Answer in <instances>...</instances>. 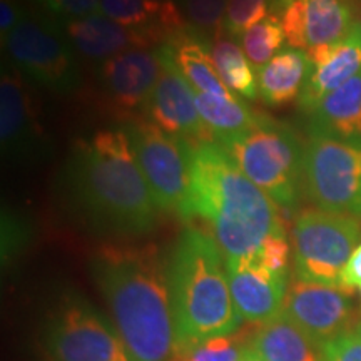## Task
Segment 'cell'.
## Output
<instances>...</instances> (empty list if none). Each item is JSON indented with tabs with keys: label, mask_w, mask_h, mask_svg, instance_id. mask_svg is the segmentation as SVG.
I'll return each mask as SVG.
<instances>
[{
	"label": "cell",
	"mask_w": 361,
	"mask_h": 361,
	"mask_svg": "<svg viewBox=\"0 0 361 361\" xmlns=\"http://www.w3.org/2000/svg\"><path fill=\"white\" fill-rule=\"evenodd\" d=\"M59 186L71 209L99 234L134 239L156 229L159 207L123 126L78 139Z\"/></svg>",
	"instance_id": "1"
},
{
	"label": "cell",
	"mask_w": 361,
	"mask_h": 361,
	"mask_svg": "<svg viewBox=\"0 0 361 361\" xmlns=\"http://www.w3.org/2000/svg\"><path fill=\"white\" fill-rule=\"evenodd\" d=\"M94 279L130 361H171L179 348L168 263L156 246H104Z\"/></svg>",
	"instance_id": "2"
},
{
	"label": "cell",
	"mask_w": 361,
	"mask_h": 361,
	"mask_svg": "<svg viewBox=\"0 0 361 361\" xmlns=\"http://www.w3.org/2000/svg\"><path fill=\"white\" fill-rule=\"evenodd\" d=\"M189 168L188 219L197 216L209 223L226 261L258 258L266 239L286 234L276 202L243 174L218 142L189 144Z\"/></svg>",
	"instance_id": "3"
},
{
	"label": "cell",
	"mask_w": 361,
	"mask_h": 361,
	"mask_svg": "<svg viewBox=\"0 0 361 361\" xmlns=\"http://www.w3.org/2000/svg\"><path fill=\"white\" fill-rule=\"evenodd\" d=\"M168 273L179 348L238 331L241 319L213 238L194 228L180 233L168 259Z\"/></svg>",
	"instance_id": "4"
},
{
	"label": "cell",
	"mask_w": 361,
	"mask_h": 361,
	"mask_svg": "<svg viewBox=\"0 0 361 361\" xmlns=\"http://www.w3.org/2000/svg\"><path fill=\"white\" fill-rule=\"evenodd\" d=\"M259 189L281 207L296 204L303 189L305 146L296 130L268 114L216 141Z\"/></svg>",
	"instance_id": "5"
},
{
	"label": "cell",
	"mask_w": 361,
	"mask_h": 361,
	"mask_svg": "<svg viewBox=\"0 0 361 361\" xmlns=\"http://www.w3.org/2000/svg\"><path fill=\"white\" fill-rule=\"evenodd\" d=\"M2 47L8 62L30 84L57 96H71L82 82L78 52L54 17L25 12L6 37Z\"/></svg>",
	"instance_id": "6"
},
{
	"label": "cell",
	"mask_w": 361,
	"mask_h": 361,
	"mask_svg": "<svg viewBox=\"0 0 361 361\" xmlns=\"http://www.w3.org/2000/svg\"><path fill=\"white\" fill-rule=\"evenodd\" d=\"M361 224L353 216L306 209L293 224L298 279L340 288L341 273L358 247Z\"/></svg>",
	"instance_id": "7"
},
{
	"label": "cell",
	"mask_w": 361,
	"mask_h": 361,
	"mask_svg": "<svg viewBox=\"0 0 361 361\" xmlns=\"http://www.w3.org/2000/svg\"><path fill=\"white\" fill-rule=\"evenodd\" d=\"M303 191L319 209L361 219V142L310 133Z\"/></svg>",
	"instance_id": "8"
},
{
	"label": "cell",
	"mask_w": 361,
	"mask_h": 361,
	"mask_svg": "<svg viewBox=\"0 0 361 361\" xmlns=\"http://www.w3.org/2000/svg\"><path fill=\"white\" fill-rule=\"evenodd\" d=\"M157 207L188 219L191 196L189 144L141 117L123 124Z\"/></svg>",
	"instance_id": "9"
},
{
	"label": "cell",
	"mask_w": 361,
	"mask_h": 361,
	"mask_svg": "<svg viewBox=\"0 0 361 361\" xmlns=\"http://www.w3.org/2000/svg\"><path fill=\"white\" fill-rule=\"evenodd\" d=\"M0 142L4 157L17 164H39L52 154L32 84L11 62H4L0 78Z\"/></svg>",
	"instance_id": "10"
},
{
	"label": "cell",
	"mask_w": 361,
	"mask_h": 361,
	"mask_svg": "<svg viewBox=\"0 0 361 361\" xmlns=\"http://www.w3.org/2000/svg\"><path fill=\"white\" fill-rule=\"evenodd\" d=\"M161 74L159 54L152 49H130L96 66V82L104 104L116 116L133 121L146 114L149 99Z\"/></svg>",
	"instance_id": "11"
},
{
	"label": "cell",
	"mask_w": 361,
	"mask_h": 361,
	"mask_svg": "<svg viewBox=\"0 0 361 361\" xmlns=\"http://www.w3.org/2000/svg\"><path fill=\"white\" fill-rule=\"evenodd\" d=\"M56 361H130L117 333L84 301L69 298L51 331Z\"/></svg>",
	"instance_id": "12"
},
{
	"label": "cell",
	"mask_w": 361,
	"mask_h": 361,
	"mask_svg": "<svg viewBox=\"0 0 361 361\" xmlns=\"http://www.w3.org/2000/svg\"><path fill=\"white\" fill-rule=\"evenodd\" d=\"M157 54L161 61V74L144 117L168 134L189 144L214 141L213 134L206 128L197 111L194 90L176 66L169 45L161 44Z\"/></svg>",
	"instance_id": "13"
},
{
	"label": "cell",
	"mask_w": 361,
	"mask_h": 361,
	"mask_svg": "<svg viewBox=\"0 0 361 361\" xmlns=\"http://www.w3.org/2000/svg\"><path fill=\"white\" fill-rule=\"evenodd\" d=\"M271 12L281 20L286 42L305 52L341 40L356 20L346 0H271Z\"/></svg>",
	"instance_id": "14"
},
{
	"label": "cell",
	"mask_w": 361,
	"mask_h": 361,
	"mask_svg": "<svg viewBox=\"0 0 361 361\" xmlns=\"http://www.w3.org/2000/svg\"><path fill=\"white\" fill-rule=\"evenodd\" d=\"M279 313L290 318L319 346L345 335L351 322L346 291L298 278L288 283Z\"/></svg>",
	"instance_id": "15"
},
{
	"label": "cell",
	"mask_w": 361,
	"mask_h": 361,
	"mask_svg": "<svg viewBox=\"0 0 361 361\" xmlns=\"http://www.w3.org/2000/svg\"><path fill=\"white\" fill-rule=\"evenodd\" d=\"M229 290L241 322L261 324L281 311L288 274L274 273L258 258L226 261Z\"/></svg>",
	"instance_id": "16"
},
{
	"label": "cell",
	"mask_w": 361,
	"mask_h": 361,
	"mask_svg": "<svg viewBox=\"0 0 361 361\" xmlns=\"http://www.w3.org/2000/svg\"><path fill=\"white\" fill-rule=\"evenodd\" d=\"M310 74L298 97L301 111L311 114L333 90L340 89L361 72V29L356 24L335 44L308 52Z\"/></svg>",
	"instance_id": "17"
},
{
	"label": "cell",
	"mask_w": 361,
	"mask_h": 361,
	"mask_svg": "<svg viewBox=\"0 0 361 361\" xmlns=\"http://www.w3.org/2000/svg\"><path fill=\"white\" fill-rule=\"evenodd\" d=\"M59 22L78 56L96 64L130 49H154L162 44L156 35L130 29L101 12Z\"/></svg>",
	"instance_id": "18"
},
{
	"label": "cell",
	"mask_w": 361,
	"mask_h": 361,
	"mask_svg": "<svg viewBox=\"0 0 361 361\" xmlns=\"http://www.w3.org/2000/svg\"><path fill=\"white\" fill-rule=\"evenodd\" d=\"M99 12L130 29L156 35L162 44L189 27L174 0H101Z\"/></svg>",
	"instance_id": "19"
},
{
	"label": "cell",
	"mask_w": 361,
	"mask_h": 361,
	"mask_svg": "<svg viewBox=\"0 0 361 361\" xmlns=\"http://www.w3.org/2000/svg\"><path fill=\"white\" fill-rule=\"evenodd\" d=\"M166 44L169 45L176 66L186 78L194 92L221 97L234 96L219 78L209 45L201 32L189 25L188 29L169 37Z\"/></svg>",
	"instance_id": "20"
},
{
	"label": "cell",
	"mask_w": 361,
	"mask_h": 361,
	"mask_svg": "<svg viewBox=\"0 0 361 361\" xmlns=\"http://www.w3.org/2000/svg\"><path fill=\"white\" fill-rule=\"evenodd\" d=\"M310 116V133L361 142V72L328 94Z\"/></svg>",
	"instance_id": "21"
},
{
	"label": "cell",
	"mask_w": 361,
	"mask_h": 361,
	"mask_svg": "<svg viewBox=\"0 0 361 361\" xmlns=\"http://www.w3.org/2000/svg\"><path fill=\"white\" fill-rule=\"evenodd\" d=\"M251 350L266 361H322V346L283 313L256 324Z\"/></svg>",
	"instance_id": "22"
},
{
	"label": "cell",
	"mask_w": 361,
	"mask_h": 361,
	"mask_svg": "<svg viewBox=\"0 0 361 361\" xmlns=\"http://www.w3.org/2000/svg\"><path fill=\"white\" fill-rule=\"evenodd\" d=\"M310 56L300 49H283L258 71V97L269 107H283L300 97L310 74Z\"/></svg>",
	"instance_id": "23"
},
{
	"label": "cell",
	"mask_w": 361,
	"mask_h": 361,
	"mask_svg": "<svg viewBox=\"0 0 361 361\" xmlns=\"http://www.w3.org/2000/svg\"><path fill=\"white\" fill-rule=\"evenodd\" d=\"M211 56L226 87L245 99H258V78L236 39L219 30L213 37Z\"/></svg>",
	"instance_id": "24"
},
{
	"label": "cell",
	"mask_w": 361,
	"mask_h": 361,
	"mask_svg": "<svg viewBox=\"0 0 361 361\" xmlns=\"http://www.w3.org/2000/svg\"><path fill=\"white\" fill-rule=\"evenodd\" d=\"M194 96H196L197 111L206 128L213 134L214 141L246 129L258 114V112H252L236 96L221 97L202 92H194Z\"/></svg>",
	"instance_id": "25"
},
{
	"label": "cell",
	"mask_w": 361,
	"mask_h": 361,
	"mask_svg": "<svg viewBox=\"0 0 361 361\" xmlns=\"http://www.w3.org/2000/svg\"><path fill=\"white\" fill-rule=\"evenodd\" d=\"M256 324L229 333V335L211 336L207 340L189 343L178 348L171 361H243L251 350V340Z\"/></svg>",
	"instance_id": "26"
},
{
	"label": "cell",
	"mask_w": 361,
	"mask_h": 361,
	"mask_svg": "<svg viewBox=\"0 0 361 361\" xmlns=\"http://www.w3.org/2000/svg\"><path fill=\"white\" fill-rule=\"evenodd\" d=\"M284 40L286 35L281 20L271 13L243 34L241 47L252 69L261 71L271 59L283 51Z\"/></svg>",
	"instance_id": "27"
},
{
	"label": "cell",
	"mask_w": 361,
	"mask_h": 361,
	"mask_svg": "<svg viewBox=\"0 0 361 361\" xmlns=\"http://www.w3.org/2000/svg\"><path fill=\"white\" fill-rule=\"evenodd\" d=\"M269 11L271 0H229L221 30L233 39H241L247 29L266 19Z\"/></svg>",
	"instance_id": "28"
},
{
	"label": "cell",
	"mask_w": 361,
	"mask_h": 361,
	"mask_svg": "<svg viewBox=\"0 0 361 361\" xmlns=\"http://www.w3.org/2000/svg\"><path fill=\"white\" fill-rule=\"evenodd\" d=\"M229 0H180L184 17L197 32L218 34L223 29Z\"/></svg>",
	"instance_id": "29"
},
{
	"label": "cell",
	"mask_w": 361,
	"mask_h": 361,
	"mask_svg": "<svg viewBox=\"0 0 361 361\" xmlns=\"http://www.w3.org/2000/svg\"><path fill=\"white\" fill-rule=\"evenodd\" d=\"M35 4L57 20L78 19L99 12L101 0H35Z\"/></svg>",
	"instance_id": "30"
},
{
	"label": "cell",
	"mask_w": 361,
	"mask_h": 361,
	"mask_svg": "<svg viewBox=\"0 0 361 361\" xmlns=\"http://www.w3.org/2000/svg\"><path fill=\"white\" fill-rule=\"evenodd\" d=\"M258 259L274 273L288 274L290 243H288L286 234H274V236L266 239L261 246Z\"/></svg>",
	"instance_id": "31"
},
{
	"label": "cell",
	"mask_w": 361,
	"mask_h": 361,
	"mask_svg": "<svg viewBox=\"0 0 361 361\" xmlns=\"http://www.w3.org/2000/svg\"><path fill=\"white\" fill-rule=\"evenodd\" d=\"M322 361H361V336L345 333L322 346Z\"/></svg>",
	"instance_id": "32"
},
{
	"label": "cell",
	"mask_w": 361,
	"mask_h": 361,
	"mask_svg": "<svg viewBox=\"0 0 361 361\" xmlns=\"http://www.w3.org/2000/svg\"><path fill=\"white\" fill-rule=\"evenodd\" d=\"M361 286V245L356 247L351 255L348 263H346L345 269L341 273L340 288L343 291L350 293L355 288Z\"/></svg>",
	"instance_id": "33"
},
{
	"label": "cell",
	"mask_w": 361,
	"mask_h": 361,
	"mask_svg": "<svg viewBox=\"0 0 361 361\" xmlns=\"http://www.w3.org/2000/svg\"><path fill=\"white\" fill-rule=\"evenodd\" d=\"M24 13L19 0H0V34L2 37H6L13 27L19 24Z\"/></svg>",
	"instance_id": "34"
},
{
	"label": "cell",
	"mask_w": 361,
	"mask_h": 361,
	"mask_svg": "<svg viewBox=\"0 0 361 361\" xmlns=\"http://www.w3.org/2000/svg\"><path fill=\"white\" fill-rule=\"evenodd\" d=\"M243 361H266V360L261 358V356H259L258 353H256V351L250 350V351H247V353H246L245 358H243Z\"/></svg>",
	"instance_id": "35"
},
{
	"label": "cell",
	"mask_w": 361,
	"mask_h": 361,
	"mask_svg": "<svg viewBox=\"0 0 361 361\" xmlns=\"http://www.w3.org/2000/svg\"><path fill=\"white\" fill-rule=\"evenodd\" d=\"M356 24H358V27L361 29V8H360V13H358V17H356Z\"/></svg>",
	"instance_id": "36"
},
{
	"label": "cell",
	"mask_w": 361,
	"mask_h": 361,
	"mask_svg": "<svg viewBox=\"0 0 361 361\" xmlns=\"http://www.w3.org/2000/svg\"><path fill=\"white\" fill-rule=\"evenodd\" d=\"M355 333H356V335H358V336H361V323L358 324V326H356V331H355Z\"/></svg>",
	"instance_id": "37"
},
{
	"label": "cell",
	"mask_w": 361,
	"mask_h": 361,
	"mask_svg": "<svg viewBox=\"0 0 361 361\" xmlns=\"http://www.w3.org/2000/svg\"><path fill=\"white\" fill-rule=\"evenodd\" d=\"M162 2H168V0H162ZM174 2H176V0H174Z\"/></svg>",
	"instance_id": "38"
},
{
	"label": "cell",
	"mask_w": 361,
	"mask_h": 361,
	"mask_svg": "<svg viewBox=\"0 0 361 361\" xmlns=\"http://www.w3.org/2000/svg\"><path fill=\"white\" fill-rule=\"evenodd\" d=\"M360 295H361V286H360Z\"/></svg>",
	"instance_id": "39"
},
{
	"label": "cell",
	"mask_w": 361,
	"mask_h": 361,
	"mask_svg": "<svg viewBox=\"0 0 361 361\" xmlns=\"http://www.w3.org/2000/svg\"><path fill=\"white\" fill-rule=\"evenodd\" d=\"M346 2H348V0H346Z\"/></svg>",
	"instance_id": "40"
}]
</instances>
